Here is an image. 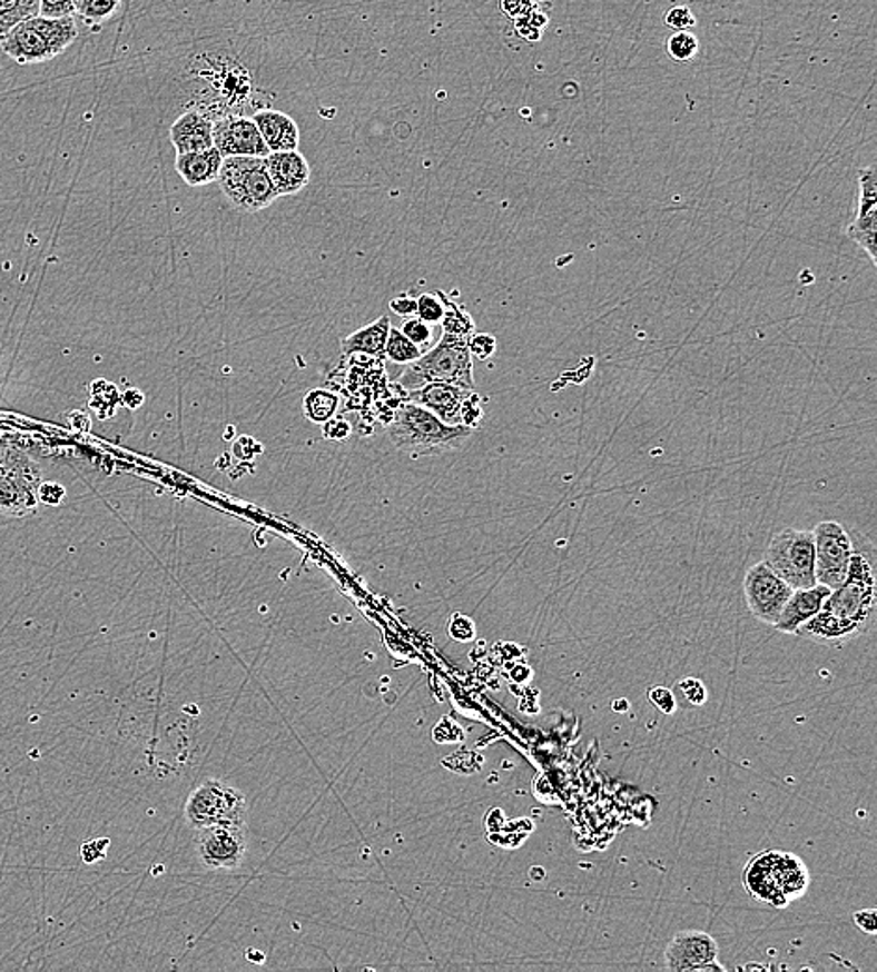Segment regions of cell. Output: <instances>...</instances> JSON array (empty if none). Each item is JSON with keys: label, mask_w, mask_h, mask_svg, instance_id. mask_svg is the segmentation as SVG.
<instances>
[{"label": "cell", "mask_w": 877, "mask_h": 972, "mask_svg": "<svg viewBox=\"0 0 877 972\" xmlns=\"http://www.w3.org/2000/svg\"><path fill=\"white\" fill-rule=\"evenodd\" d=\"M214 147L223 158L235 156H252L266 158L269 148L253 122V118L227 117L214 122Z\"/></svg>", "instance_id": "14"}, {"label": "cell", "mask_w": 877, "mask_h": 972, "mask_svg": "<svg viewBox=\"0 0 877 972\" xmlns=\"http://www.w3.org/2000/svg\"><path fill=\"white\" fill-rule=\"evenodd\" d=\"M392 311L397 315V317H414L417 315V299L412 298V296H398V298L392 299Z\"/></svg>", "instance_id": "44"}, {"label": "cell", "mask_w": 877, "mask_h": 972, "mask_svg": "<svg viewBox=\"0 0 877 972\" xmlns=\"http://www.w3.org/2000/svg\"><path fill=\"white\" fill-rule=\"evenodd\" d=\"M406 337H408L414 345L427 346L433 339V328H431V324L423 323L422 318H410L408 323L404 324L403 328H401Z\"/></svg>", "instance_id": "32"}, {"label": "cell", "mask_w": 877, "mask_h": 972, "mask_svg": "<svg viewBox=\"0 0 877 972\" xmlns=\"http://www.w3.org/2000/svg\"><path fill=\"white\" fill-rule=\"evenodd\" d=\"M763 562L782 578L791 589H805L818 584L816 581V551L812 532L784 529L772 537L767 546Z\"/></svg>", "instance_id": "8"}, {"label": "cell", "mask_w": 877, "mask_h": 972, "mask_svg": "<svg viewBox=\"0 0 877 972\" xmlns=\"http://www.w3.org/2000/svg\"><path fill=\"white\" fill-rule=\"evenodd\" d=\"M463 738V727L451 718H444L438 726L434 727V741H438V743H459Z\"/></svg>", "instance_id": "42"}, {"label": "cell", "mask_w": 877, "mask_h": 972, "mask_svg": "<svg viewBox=\"0 0 877 972\" xmlns=\"http://www.w3.org/2000/svg\"><path fill=\"white\" fill-rule=\"evenodd\" d=\"M442 296V294H440ZM444 298V296H442ZM442 304H444V318H442V328H444V334L456 335V337H463V339H470L472 335H474V320L470 317L469 313L464 311L461 305H456L455 301H451V299L444 298L442 299Z\"/></svg>", "instance_id": "25"}, {"label": "cell", "mask_w": 877, "mask_h": 972, "mask_svg": "<svg viewBox=\"0 0 877 972\" xmlns=\"http://www.w3.org/2000/svg\"><path fill=\"white\" fill-rule=\"evenodd\" d=\"M814 551H816V581L835 589L848 576L849 563L854 556V539L838 522H821L814 527Z\"/></svg>", "instance_id": "9"}, {"label": "cell", "mask_w": 877, "mask_h": 972, "mask_svg": "<svg viewBox=\"0 0 877 972\" xmlns=\"http://www.w3.org/2000/svg\"><path fill=\"white\" fill-rule=\"evenodd\" d=\"M36 16H40V0H0V36Z\"/></svg>", "instance_id": "23"}, {"label": "cell", "mask_w": 877, "mask_h": 972, "mask_svg": "<svg viewBox=\"0 0 877 972\" xmlns=\"http://www.w3.org/2000/svg\"><path fill=\"white\" fill-rule=\"evenodd\" d=\"M199 853L208 866H238L246 853V840L242 826H203L199 834Z\"/></svg>", "instance_id": "15"}, {"label": "cell", "mask_w": 877, "mask_h": 972, "mask_svg": "<svg viewBox=\"0 0 877 972\" xmlns=\"http://www.w3.org/2000/svg\"><path fill=\"white\" fill-rule=\"evenodd\" d=\"M217 184L223 194L238 210L255 214L277 200L274 182L269 178L266 159L252 156L223 158Z\"/></svg>", "instance_id": "7"}, {"label": "cell", "mask_w": 877, "mask_h": 972, "mask_svg": "<svg viewBox=\"0 0 877 972\" xmlns=\"http://www.w3.org/2000/svg\"><path fill=\"white\" fill-rule=\"evenodd\" d=\"M65 486L59 485V483H51V480H41L40 488H38V504L57 507V505L65 502Z\"/></svg>", "instance_id": "38"}, {"label": "cell", "mask_w": 877, "mask_h": 972, "mask_svg": "<svg viewBox=\"0 0 877 972\" xmlns=\"http://www.w3.org/2000/svg\"><path fill=\"white\" fill-rule=\"evenodd\" d=\"M109 845H111L109 837H98V840L85 842V844L81 845L82 862H87V864H96V862L104 861L107 856V847H109Z\"/></svg>", "instance_id": "40"}, {"label": "cell", "mask_w": 877, "mask_h": 972, "mask_svg": "<svg viewBox=\"0 0 877 972\" xmlns=\"http://www.w3.org/2000/svg\"><path fill=\"white\" fill-rule=\"evenodd\" d=\"M122 2L124 0H81L76 7V13L90 27H100L120 12Z\"/></svg>", "instance_id": "26"}, {"label": "cell", "mask_w": 877, "mask_h": 972, "mask_svg": "<svg viewBox=\"0 0 877 972\" xmlns=\"http://www.w3.org/2000/svg\"><path fill=\"white\" fill-rule=\"evenodd\" d=\"M188 815L199 826H242L246 801L238 791L221 782H206L189 797Z\"/></svg>", "instance_id": "10"}, {"label": "cell", "mask_w": 877, "mask_h": 972, "mask_svg": "<svg viewBox=\"0 0 877 972\" xmlns=\"http://www.w3.org/2000/svg\"><path fill=\"white\" fill-rule=\"evenodd\" d=\"M43 475L23 449L0 438V516L24 518L38 509Z\"/></svg>", "instance_id": "6"}, {"label": "cell", "mask_w": 877, "mask_h": 972, "mask_svg": "<svg viewBox=\"0 0 877 972\" xmlns=\"http://www.w3.org/2000/svg\"><path fill=\"white\" fill-rule=\"evenodd\" d=\"M469 340L456 335H442V339L433 350L422 354V358L410 364L401 378V384L412 391L431 381H445L475 391L474 364L469 350Z\"/></svg>", "instance_id": "5"}, {"label": "cell", "mask_w": 877, "mask_h": 972, "mask_svg": "<svg viewBox=\"0 0 877 972\" xmlns=\"http://www.w3.org/2000/svg\"><path fill=\"white\" fill-rule=\"evenodd\" d=\"M390 329H392L390 317L378 318L371 326L357 329L356 334L348 335L346 339H343V354L351 356V354H356V351H363V354L376 356V358L386 356Z\"/></svg>", "instance_id": "22"}, {"label": "cell", "mask_w": 877, "mask_h": 972, "mask_svg": "<svg viewBox=\"0 0 877 972\" xmlns=\"http://www.w3.org/2000/svg\"><path fill=\"white\" fill-rule=\"evenodd\" d=\"M339 408V397L326 389L311 391L304 400L305 416L313 423H326L335 416Z\"/></svg>", "instance_id": "24"}, {"label": "cell", "mask_w": 877, "mask_h": 972, "mask_svg": "<svg viewBox=\"0 0 877 972\" xmlns=\"http://www.w3.org/2000/svg\"><path fill=\"white\" fill-rule=\"evenodd\" d=\"M810 873L805 862L788 851H763L745 867L743 885L756 902L788 907L807 892Z\"/></svg>", "instance_id": "2"}, {"label": "cell", "mask_w": 877, "mask_h": 972, "mask_svg": "<svg viewBox=\"0 0 877 972\" xmlns=\"http://www.w3.org/2000/svg\"><path fill=\"white\" fill-rule=\"evenodd\" d=\"M169 139L176 153L208 150L214 147V120L199 109H189L170 126Z\"/></svg>", "instance_id": "19"}, {"label": "cell", "mask_w": 877, "mask_h": 972, "mask_svg": "<svg viewBox=\"0 0 877 972\" xmlns=\"http://www.w3.org/2000/svg\"><path fill=\"white\" fill-rule=\"evenodd\" d=\"M450 636L456 642H472L475 638V623L469 615L453 614L450 619Z\"/></svg>", "instance_id": "35"}, {"label": "cell", "mask_w": 877, "mask_h": 972, "mask_svg": "<svg viewBox=\"0 0 877 972\" xmlns=\"http://www.w3.org/2000/svg\"><path fill=\"white\" fill-rule=\"evenodd\" d=\"M743 593L750 614L772 627L794 589L766 562H761L745 574Z\"/></svg>", "instance_id": "11"}, {"label": "cell", "mask_w": 877, "mask_h": 972, "mask_svg": "<svg viewBox=\"0 0 877 972\" xmlns=\"http://www.w3.org/2000/svg\"><path fill=\"white\" fill-rule=\"evenodd\" d=\"M668 57L678 62V65H689L690 60L697 57L700 51V41L697 36L689 30H676L672 36H668L664 41Z\"/></svg>", "instance_id": "27"}, {"label": "cell", "mask_w": 877, "mask_h": 972, "mask_svg": "<svg viewBox=\"0 0 877 972\" xmlns=\"http://www.w3.org/2000/svg\"><path fill=\"white\" fill-rule=\"evenodd\" d=\"M79 2H81V0H73V4H76V7L77 4H79Z\"/></svg>", "instance_id": "46"}, {"label": "cell", "mask_w": 877, "mask_h": 972, "mask_svg": "<svg viewBox=\"0 0 877 972\" xmlns=\"http://www.w3.org/2000/svg\"><path fill=\"white\" fill-rule=\"evenodd\" d=\"M444 304L442 299L431 294H423L417 298V317L422 318L423 323L438 324L444 318Z\"/></svg>", "instance_id": "31"}, {"label": "cell", "mask_w": 877, "mask_h": 972, "mask_svg": "<svg viewBox=\"0 0 877 972\" xmlns=\"http://www.w3.org/2000/svg\"><path fill=\"white\" fill-rule=\"evenodd\" d=\"M676 688L684 697V702L692 707H702L703 703L708 702V688L697 677H684L683 681H679Z\"/></svg>", "instance_id": "30"}, {"label": "cell", "mask_w": 877, "mask_h": 972, "mask_svg": "<svg viewBox=\"0 0 877 972\" xmlns=\"http://www.w3.org/2000/svg\"><path fill=\"white\" fill-rule=\"evenodd\" d=\"M855 924L859 928L860 932L868 933V935H876L877 933V911L876 909H865V911H855L854 914Z\"/></svg>", "instance_id": "43"}, {"label": "cell", "mask_w": 877, "mask_h": 972, "mask_svg": "<svg viewBox=\"0 0 877 972\" xmlns=\"http://www.w3.org/2000/svg\"><path fill=\"white\" fill-rule=\"evenodd\" d=\"M422 348L414 345L401 329H390L386 343L387 359H392L395 364H414L415 359L422 358Z\"/></svg>", "instance_id": "28"}, {"label": "cell", "mask_w": 877, "mask_h": 972, "mask_svg": "<svg viewBox=\"0 0 877 972\" xmlns=\"http://www.w3.org/2000/svg\"><path fill=\"white\" fill-rule=\"evenodd\" d=\"M496 339L492 335L480 334L472 335L469 340V350L472 358L485 359L492 358L496 351Z\"/></svg>", "instance_id": "37"}, {"label": "cell", "mask_w": 877, "mask_h": 972, "mask_svg": "<svg viewBox=\"0 0 877 972\" xmlns=\"http://www.w3.org/2000/svg\"><path fill=\"white\" fill-rule=\"evenodd\" d=\"M474 428L447 425L423 406L406 403L395 411L390 438L398 452L410 457H434L463 446Z\"/></svg>", "instance_id": "3"}, {"label": "cell", "mask_w": 877, "mask_h": 972, "mask_svg": "<svg viewBox=\"0 0 877 972\" xmlns=\"http://www.w3.org/2000/svg\"><path fill=\"white\" fill-rule=\"evenodd\" d=\"M668 971H725L719 963V944L709 933L684 930L673 935L664 952Z\"/></svg>", "instance_id": "12"}, {"label": "cell", "mask_w": 877, "mask_h": 972, "mask_svg": "<svg viewBox=\"0 0 877 972\" xmlns=\"http://www.w3.org/2000/svg\"><path fill=\"white\" fill-rule=\"evenodd\" d=\"M664 24L672 30H689L697 24V18L689 7H673L664 12Z\"/></svg>", "instance_id": "33"}, {"label": "cell", "mask_w": 877, "mask_h": 972, "mask_svg": "<svg viewBox=\"0 0 877 972\" xmlns=\"http://www.w3.org/2000/svg\"><path fill=\"white\" fill-rule=\"evenodd\" d=\"M829 593V587L824 584L794 589L772 628H777L778 633L782 634H797L805 623L810 622L814 615L818 614Z\"/></svg>", "instance_id": "18"}, {"label": "cell", "mask_w": 877, "mask_h": 972, "mask_svg": "<svg viewBox=\"0 0 877 972\" xmlns=\"http://www.w3.org/2000/svg\"><path fill=\"white\" fill-rule=\"evenodd\" d=\"M264 159H266L269 178H272L275 191L279 197L299 194L302 189L309 186V161L298 150L269 152Z\"/></svg>", "instance_id": "17"}, {"label": "cell", "mask_w": 877, "mask_h": 972, "mask_svg": "<svg viewBox=\"0 0 877 972\" xmlns=\"http://www.w3.org/2000/svg\"><path fill=\"white\" fill-rule=\"evenodd\" d=\"M481 419H483V406H481L480 395L474 391L469 399L464 400L463 408H461V425L477 428Z\"/></svg>", "instance_id": "36"}, {"label": "cell", "mask_w": 877, "mask_h": 972, "mask_svg": "<svg viewBox=\"0 0 877 972\" xmlns=\"http://www.w3.org/2000/svg\"><path fill=\"white\" fill-rule=\"evenodd\" d=\"M876 615V576L871 557L857 548L849 563L848 576L840 586L830 589L824 606L810 622L805 623L797 636L819 645L844 647L865 636Z\"/></svg>", "instance_id": "1"}, {"label": "cell", "mask_w": 877, "mask_h": 972, "mask_svg": "<svg viewBox=\"0 0 877 972\" xmlns=\"http://www.w3.org/2000/svg\"><path fill=\"white\" fill-rule=\"evenodd\" d=\"M538 7V0H500V10L503 16H508L511 21L524 18L532 12L533 8Z\"/></svg>", "instance_id": "41"}, {"label": "cell", "mask_w": 877, "mask_h": 972, "mask_svg": "<svg viewBox=\"0 0 877 972\" xmlns=\"http://www.w3.org/2000/svg\"><path fill=\"white\" fill-rule=\"evenodd\" d=\"M79 30L76 16L27 19L0 36V49L19 66L40 65L73 46Z\"/></svg>", "instance_id": "4"}, {"label": "cell", "mask_w": 877, "mask_h": 972, "mask_svg": "<svg viewBox=\"0 0 877 972\" xmlns=\"http://www.w3.org/2000/svg\"><path fill=\"white\" fill-rule=\"evenodd\" d=\"M472 393L474 391L445 381H431L412 389L410 400L414 405L423 406L425 410L433 411L434 416L447 425H461V408Z\"/></svg>", "instance_id": "16"}, {"label": "cell", "mask_w": 877, "mask_h": 972, "mask_svg": "<svg viewBox=\"0 0 877 972\" xmlns=\"http://www.w3.org/2000/svg\"><path fill=\"white\" fill-rule=\"evenodd\" d=\"M253 122L257 126L258 133L263 136L269 152L298 150L299 128L293 117L274 109H264L253 117Z\"/></svg>", "instance_id": "20"}, {"label": "cell", "mask_w": 877, "mask_h": 972, "mask_svg": "<svg viewBox=\"0 0 877 972\" xmlns=\"http://www.w3.org/2000/svg\"><path fill=\"white\" fill-rule=\"evenodd\" d=\"M648 700L664 715H673L678 710V700L667 686H651L648 691Z\"/></svg>", "instance_id": "34"}, {"label": "cell", "mask_w": 877, "mask_h": 972, "mask_svg": "<svg viewBox=\"0 0 877 972\" xmlns=\"http://www.w3.org/2000/svg\"><path fill=\"white\" fill-rule=\"evenodd\" d=\"M326 427H324V433L328 436L329 439H346L351 436L352 427L348 425V421L345 419H329V421L324 423Z\"/></svg>", "instance_id": "45"}, {"label": "cell", "mask_w": 877, "mask_h": 972, "mask_svg": "<svg viewBox=\"0 0 877 972\" xmlns=\"http://www.w3.org/2000/svg\"><path fill=\"white\" fill-rule=\"evenodd\" d=\"M223 156L216 147L199 152H184L176 156V172L191 188H203L217 182Z\"/></svg>", "instance_id": "21"}, {"label": "cell", "mask_w": 877, "mask_h": 972, "mask_svg": "<svg viewBox=\"0 0 877 972\" xmlns=\"http://www.w3.org/2000/svg\"><path fill=\"white\" fill-rule=\"evenodd\" d=\"M40 16L43 18L76 16V4L73 0H40Z\"/></svg>", "instance_id": "39"}, {"label": "cell", "mask_w": 877, "mask_h": 972, "mask_svg": "<svg viewBox=\"0 0 877 972\" xmlns=\"http://www.w3.org/2000/svg\"><path fill=\"white\" fill-rule=\"evenodd\" d=\"M876 229L877 175L876 167L870 165L859 170V206H857V216L846 230V235L868 255L874 266H877Z\"/></svg>", "instance_id": "13"}, {"label": "cell", "mask_w": 877, "mask_h": 972, "mask_svg": "<svg viewBox=\"0 0 877 972\" xmlns=\"http://www.w3.org/2000/svg\"><path fill=\"white\" fill-rule=\"evenodd\" d=\"M515 34L530 43H538L543 38V32L550 23L549 12H544L543 8L535 7L532 12L524 18L515 19Z\"/></svg>", "instance_id": "29"}]
</instances>
